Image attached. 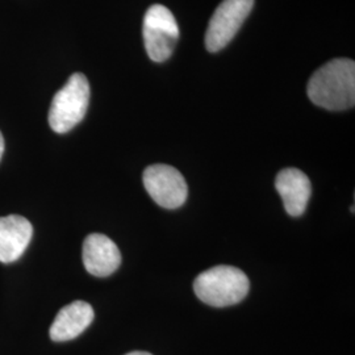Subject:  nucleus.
<instances>
[{
	"label": "nucleus",
	"mask_w": 355,
	"mask_h": 355,
	"mask_svg": "<svg viewBox=\"0 0 355 355\" xmlns=\"http://www.w3.org/2000/svg\"><path fill=\"white\" fill-rule=\"evenodd\" d=\"M306 92L313 104L329 111H345L355 103V64L336 58L321 66L308 82Z\"/></svg>",
	"instance_id": "1"
},
{
	"label": "nucleus",
	"mask_w": 355,
	"mask_h": 355,
	"mask_svg": "<svg viewBox=\"0 0 355 355\" xmlns=\"http://www.w3.org/2000/svg\"><path fill=\"white\" fill-rule=\"evenodd\" d=\"M250 288L245 272L233 266H215L198 275L193 291L205 304L223 308L242 302Z\"/></svg>",
	"instance_id": "2"
},
{
	"label": "nucleus",
	"mask_w": 355,
	"mask_h": 355,
	"mask_svg": "<svg viewBox=\"0 0 355 355\" xmlns=\"http://www.w3.org/2000/svg\"><path fill=\"white\" fill-rule=\"evenodd\" d=\"M89 103V79L80 73H74L51 101L49 110L51 129L60 135L70 132L85 119Z\"/></svg>",
	"instance_id": "3"
},
{
	"label": "nucleus",
	"mask_w": 355,
	"mask_h": 355,
	"mask_svg": "<svg viewBox=\"0 0 355 355\" xmlns=\"http://www.w3.org/2000/svg\"><path fill=\"white\" fill-rule=\"evenodd\" d=\"M142 35L149 58L154 62H165L171 57L179 38L174 15L165 6L154 4L144 17Z\"/></svg>",
	"instance_id": "4"
},
{
	"label": "nucleus",
	"mask_w": 355,
	"mask_h": 355,
	"mask_svg": "<svg viewBox=\"0 0 355 355\" xmlns=\"http://www.w3.org/2000/svg\"><path fill=\"white\" fill-rule=\"evenodd\" d=\"M254 0H224L211 17L205 33V46L216 53L224 49L237 35L253 10Z\"/></svg>",
	"instance_id": "5"
},
{
	"label": "nucleus",
	"mask_w": 355,
	"mask_h": 355,
	"mask_svg": "<svg viewBox=\"0 0 355 355\" xmlns=\"http://www.w3.org/2000/svg\"><path fill=\"white\" fill-rule=\"evenodd\" d=\"M144 186L153 200L166 209H177L186 203L189 187L175 167L153 165L144 171Z\"/></svg>",
	"instance_id": "6"
},
{
	"label": "nucleus",
	"mask_w": 355,
	"mask_h": 355,
	"mask_svg": "<svg viewBox=\"0 0 355 355\" xmlns=\"http://www.w3.org/2000/svg\"><path fill=\"white\" fill-rule=\"evenodd\" d=\"M121 263V254L110 237L92 233L83 242V265L94 277H110Z\"/></svg>",
	"instance_id": "7"
},
{
	"label": "nucleus",
	"mask_w": 355,
	"mask_h": 355,
	"mask_svg": "<svg viewBox=\"0 0 355 355\" xmlns=\"http://www.w3.org/2000/svg\"><path fill=\"white\" fill-rule=\"evenodd\" d=\"M275 189L279 192L284 209L292 217L303 215L311 198V180L299 168H284L275 179Z\"/></svg>",
	"instance_id": "8"
},
{
	"label": "nucleus",
	"mask_w": 355,
	"mask_h": 355,
	"mask_svg": "<svg viewBox=\"0 0 355 355\" xmlns=\"http://www.w3.org/2000/svg\"><path fill=\"white\" fill-rule=\"evenodd\" d=\"M33 236V227L26 217H0V262L12 263L26 252Z\"/></svg>",
	"instance_id": "9"
},
{
	"label": "nucleus",
	"mask_w": 355,
	"mask_h": 355,
	"mask_svg": "<svg viewBox=\"0 0 355 355\" xmlns=\"http://www.w3.org/2000/svg\"><path fill=\"white\" fill-rule=\"evenodd\" d=\"M95 318L92 306L86 302H74L64 306L51 327V338L55 343L74 340L87 329Z\"/></svg>",
	"instance_id": "10"
},
{
	"label": "nucleus",
	"mask_w": 355,
	"mask_h": 355,
	"mask_svg": "<svg viewBox=\"0 0 355 355\" xmlns=\"http://www.w3.org/2000/svg\"><path fill=\"white\" fill-rule=\"evenodd\" d=\"M3 153H4V139H3V135L0 132V159L3 157Z\"/></svg>",
	"instance_id": "11"
},
{
	"label": "nucleus",
	"mask_w": 355,
	"mask_h": 355,
	"mask_svg": "<svg viewBox=\"0 0 355 355\" xmlns=\"http://www.w3.org/2000/svg\"><path fill=\"white\" fill-rule=\"evenodd\" d=\"M127 355H152L150 353H146V352H132Z\"/></svg>",
	"instance_id": "12"
}]
</instances>
